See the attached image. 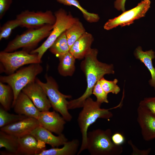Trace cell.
I'll return each mask as SVG.
<instances>
[{
	"label": "cell",
	"instance_id": "obj_27",
	"mask_svg": "<svg viewBox=\"0 0 155 155\" xmlns=\"http://www.w3.org/2000/svg\"><path fill=\"white\" fill-rule=\"evenodd\" d=\"M7 111L5 110L1 106H0V128L27 117L24 115L10 113Z\"/></svg>",
	"mask_w": 155,
	"mask_h": 155
},
{
	"label": "cell",
	"instance_id": "obj_13",
	"mask_svg": "<svg viewBox=\"0 0 155 155\" xmlns=\"http://www.w3.org/2000/svg\"><path fill=\"white\" fill-rule=\"evenodd\" d=\"M40 125L58 135L62 133L66 121L57 111H40L37 119Z\"/></svg>",
	"mask_w": 155,
	"mask_h": 155
},
{
	"label": "cell",
	"instance_id": "obj_19",
	"mask_svg": "<svg viewBox=\"0 0 155 155\" xmlns=\"http://www.w3.org/2000/svg\"><path fill=\"white\" fill-rule=\"evenodd\" d=\"M134 54L136 58L143 63L150 72L151 78L149 83L155 90V68L152 63V60L155 58V52L152 49L144 51L141 46H138L135 50Z\"/></svg>",
	"mask_w": 155,
	"mask_h": 155
},
{
	"label": "cell",
	"instance_id": "obj_1",
	"mask_svg": "<svg viewBox=\"0 0 155 155\" xmlns=\"http://www.w3.org/2000/svg\"><path fill=\"white\" fill-rule=\"evenodd\" d=\"M98 51L96 49H91L81 63V68L86 77L87 88L84 93L80 97L68 101V110L82 107L85 100L92 94L97 82L106 74H114L113 65L99 61L97 59Z\"/></svg>",
	"mask_w": 155,
	"mask_h": 155
},
{
	"label": "cell",
	"instance_id": "obj_25",
	"mask_svg": "<svg viewBox=\"0 0 155 155\" xmlns=\"http://www.w3.org/2000/svg\"><path fill=\"white\" fill-rule=\"evenodd\" d=\"M65 32L70 49L74 43L86 31L82 23L78 20L74 23Z\"/></svg>",
	"mask_w": 155,
	"mask_h": 155
},
{
	"label": "cell",
	"instance_id": "obj_11",
	"mask_svg": "<svg viewBox=\"0 0 155 155\" xmlns=\"http://www.w3.org/2000/svg\"><path fill=\"white\" fill-rule=\"evenodd\" d=\"M22 91L27 95L40 111H49L51 107L44 89L36 81L27 84Z\"/></svg>",
	"mask_w": 155,
	"mask_h": 155
},
{
	"label": "cell",
	"instance_id": "obj_20",
	"mask_svg": "<svg viewBox=\"0 0 155 155\" xmlns=\"http://www.w3.org/2000/svg\"><path fill=\"white\" fill-rule=\"evenodd\" d=\"M80 142L77 139L68 141L61 148L58 147L42 150L38 155H75L78 154Z\"/></svg>",
	"mask_w": 155,
	"mask_h": 155
},
{
	"label": "cell",
	"instance_id": "obj_6",
	"mask_svg": "<svg viewBox=\"0 0 155 155\" xmlns=\"http://www.w3.org/2000/svg\"><path fill=\"white\" fill-rule=\"evenodd\" d=\"M46 82L44 83L36 78L35 81L43 88L53 110L59 113L67 122H70L72 117L68 111L67 98L71 96L66 95L59 90L58 84L55 80L47 73L45 75Z\"/></svg>",
	"mask_w": 155,
	"mask_h": 155
},
{
	"label": "cell",
	"instance_id": "obj_29",
	"mask_svg": "<svg viewBox=\"0 0 155 155\" xmlns=\"http://www.w3.org/2000/svg\"><path fill=\"white\" fill-rule=\"evenodd\" d=\"M100 81L102 88L108 94L112 93L117 94L120 92V89L117 84L118 82L117 79H115L113 81H108L103 77L100 80Z\"/></svg>",
	"mask_w": 155,
	"mask_h": 155
},
{
	"label": "cell",
	"instance_id": "obj_32",
	"mask_svg": "<svg viewBox=\"0 0 155 155\" xmlns=\"http://www.w3.org/2000/svg\"><path fill=\"white\" fill-rule=\"evenodd\" d=\"M13 0H0V19L4 17L9 8Z\"/></svg>",
	"mask_w": 155,
	"mask_h": 155
},
{
	"label": "cell",
	"instance_id": "obj_34",
	"mask_svg": "<svg viewBox=\"0 0 155 155\" xmlns=\"http://www.w3.org/2000/svg\"><path fill=\"white\" fill-rule=\"evenodd\" d=\"M128 143L131 146L133 150L132 155H148L150 152L151 149H148L146 150H139L133 143L131 140L128 141Z\"/></svg>",
	"mask_w": 155,
	"mask_h": 155
},
{
	"label": "cell",
	"instance_id": "obj_7",
	"mask_svg": "<svg viewBox=\"0 0 155 155\" xmlns=\"http://www.w3.org/2000/svg\"><path fill=\"white\" fill-rule=\"evenodd\" d=\"M54 14L56 20L51 33L41 46L30 52L31 54H37L40 60L44 54L57 39L74 23L79 20L78 18L73 17L70 13H68L62 8L56 11Z\"/></svg>",
	"mask_w": 155,
	"mask_h": 155
},
{
	"label": "cell",
	"instance_id": "obj_28",
	"mask_svg": "<svg viewBox=\"0 0 155 155\" xmlns=\"http://www.w3.org/2000/svg\"><path fill=\"white\" fill-rule=\"evenodd\" d=\"M19 26L20 27V22L16 18L6 22L0 28V40L3 39H8L13 30Z\"/></svg>",
	"mask_w": 155,
	"mask_h": 155
},
{
	"label": "cell",
	"instance_id": "obj_31",
	"mask_svg": "<svg viewBox=\"0 0 155 155\" xmlns=\"http://www.w3.org/2000/svg\"><path fill=\"white\" fill-rule=\"evenodd\" d=\"M139 105L148 109L155 116V96L145 98L140 102Z\"/></svg>",
	"mask_w": 155,
	"mask_h": 155
},
{
	"label": "cell",
	"instance_id": "obj_8",
	"mask_svg": "<svg viewBox=\"0 0 155 155\" xmlns=\"http://www.w3.org/2000/svg\"><path fill=\"white\" fill-rule=\"evenodd\" d=\"M37 54H31L24 50L12 52H0V73L11 74L20 67L27 64L41 63Z\"/></svg>",
	"mask_w": 155,
	"mask_h": 155
},
{
	"label": "cell",
	"instance_id": "obj_35",
	"mask_svg": "<svg viewBox=\"0 0 155 155\" xmlns=\"http://www.w3.org/2000/svg\"><path fill=\"white\" fill-rule=\"evenodd\" d=\"M126 0H116L114 2V7L119 11H125V4Z\"/></svg>",
	"mask_w": 155,
	"mask_h": 155
},
{
	"label": "cell",
	"instance_id": "obj_10",
	"mask_svg": "<svg viewBox=\"0 0 155 155\" xmlns=\"http://www.w3.org/2000/svg\"><path fill=\"white\" fill-rule=\"evenodd\" d=\"M19 21L20 27L28 29L38 28L46 24L54 25L56 17L51 11H30L26 10L16 16Z\"/></svg>",
	"mask_w": 155,
	"mask_h": 155
},
{
	"label": "cell",
	"instance_id": "obj_23",
	"mask_svg": "<svg viewBox=\"0 0 155 155\" xmlns=\"http://www.w3.org/2000/svg\"><path fill=\"white\" fill-rule=\"evenodd\" d=\"M13 98V93L11 87L8 84L0 82V103L6 110H9L12 107Z\"/></svg>",
	"mask_w": 155,
	"mask_h": 155
},
{
	"label": "cell",
	"instance_id": "obj_3",
	"mask_svg": "<svg viewBox=\"0 0 155 155\" xmlns=\"http://www.w3.org/2000/svg\"><path fill=\"white\" fill-rule=\"evenodd\" d=\"M111 130L97 129L88 132L87 149L91 155H119L123 152L121 146L112 142Z\"/></svg>",
	"mask_w": 155,
	"mask_h": 155
},
{
	"label": "cell",
	"instance_id": "obj_22",
	"mask_svg": "<svg viewBox=\"0 0 155 155\" xmlns=\"http://www.w3.org/2000/svg\"><path fill=\"white\" fill-rule=\"evenodd\" d=\"M58 57L59 61L58 68L59 73L63 76H72L75 71L76 59L69 51Z\"/></svg>",
	"mask_w": 155,
	"mask_h": 155
},
{
	"label": "cell",
	"instance_id": "obj_2",
	"mask_svg": "<svg viewBox=\"0 0 155 155\" xmlns=\"http://www.w3.org/2000/svg\"><path fill=\"white\" fill-rule=\"evenodd\" d=\"M101 105V104L94 101L90 97L84 102L77 119L82 137L81 144L77 155L87 149L88 130L89 127L98 119H108L113 116V113L110 111L112 109V108H102Z\"/></svg>",
	"mask_w": 155,
	"mask_h": 155
},
{
	"label": "cell",
	"instance_id": "obj_21",
	"mask_svg": "<svg viewBox=\"0 0 155 155\" xmlns=\"http://www.w3.org/2000/svg\"><path fill=\"white\" fill-rule=\"evenodd\" d=\"M18 137L2 131H0V148H4L1 155H17Z\"/></svg>",
	"mask_w": 155,
	"mask_h": 155
},
{
	"label": "cell",
	"instance_id": "obj_33",
	"mask_svg": "<svg viewBox=\"0 0 155 155\" xmlns=\"http://www.w3.org/2000/svg\"><path fill=\"white\" fill-rule=\"evenodd\" d=\"M111 139L113 142L117 146H121L125 141L124 136L119 133H116L112 135Z\"/></svg>",
	"mask_w": 155,
	"mask_h": 155
},
{
	"label": "cell",
	"instance_id": "obj_30",
	"mask_svg": "<svg viewBox=\"0 0 155 155\" xmlns=\"http://www.w3.org/2000/svg\"><path fill=\"white\" fill-rule=\"evenodd\" d=\"M92 94L96 98V101L100 104L103 103H108V94L102 88L100 81L99 80L95 85L92 91Z\"/></svg>",
	"mask_w": 155,
	"mask_h": 155
},
{
	"label": "cell",
	"instance_id": "obj_5",
	"mask_svg": "<svg viewBox=\"0 0 155 155\" xmlns=\"http://www.w3.org/2000/svg\"><path fill=\"white\" fill-rule=\"evenodd\" d=\"M40 64H30L11 74L0 76V82L8 84L12 88L14 96L12 104L22 89L29 83L35 81L37 76L42 72L43 68Z\"/></svg>",
	"mask_w": 155,
	"mask_h": 155
},
{
	"label": "cell",
	"instance_id": "obj_12",
	"mask_svg": "<svg viewBox=\"0 0 155 155\" xmlns=\"http://www.w3.org/2000/svg\"><path fill=\"white\" fill-rule=\"evenodd\" d=\"M137 121L144 140L148 141L155 138V116L147 108L139 105Z\"/></svg>",
	"mask_w": 155,
	"mask_h": 155
},
{
	"label": "cell",
	"instance_id": "obj_16",
	"mask_svg": "<svg viewBox=\"0 0 155 155\" xmlns=\"http://www.w3.org/2000/svg\"><path fill=\"white\" fill-rule=\"evenodd\" d=\"M12 107L17 114L37 119L40 112L27 95L22 91L12 104Z\"/></svg>",
	"mask_w": 155,
	"mask_h": 155
},
{
	"label": "cell",
	"instance_id": "obj_9",
	"mask_svg": "<svg viewBox=\"0 0 155 155\" xmlns=\"http://www.w3.org/2000/svg\"><path fill=\"white\" fill-rule=\"evenodd\" d=\"M150 0H143L133 8L123 13L118 16L109 19L104 26V29L109 30L118 26L123 27L133 23L134 21L144 17L150 7Z\"/></svg>",
	"mask_w": 155,
	"mask_h": 155
},
{
	"label": "cell",
	"instance_id": "obj_14",
	"mask_svg": "<svg viewBox=\"0 0 155 155\" xmlns=\"http://www.w3.org/2000/svg\"><path fill=\"white\" fill-rule=\"evenodd\" d=\"M40 125L37 119L26 117L1 128V130L18 137L31 134Z\"/></svg>",
	"mask_w": 155,
	"mask_h": 155
},
{
	"label": "cell",
	"instance_id": "obj_15",
	"mask_svg": "<svg viewBox=\"0 0 155 155\" xmlns=\"http://www.w3.org/2000/svg\"><path fill=\"white\" fill-rule=\"evenodd\" d=\"M45 144L31 134L19 137L17 155H38L46 149Z\"/></svg>",
	"mask_w": 155,
	"mask_h": 155
},
{
	"label": "cell",
	"instance_id": "obj_4",
	"mask_svg": "<svg viewBox=\"0 0 155 155\" xmlns=\"http://www.w3.org/2000/svg\"><path fill=\"white\" fill-rule=\"evenodd\" d=\"M53 25L47 24L38 28L28 29L22 34L17 35L3 51L12 52L22 48L30 53L40 42L49 35Z\"/></svg>",
	"mask_w": 155,
	"mask_h": 155
},
{
	"label": "cell",
	"instance_id": "obj_24",
	"mask_svg": "<svg viewBox=\"0 0 155 155\" xmlns=\"http://www.w3.org/2000/svg\"><path fill=\"white\" fill-rule=\"evenodd\" d=\"M65 32L57 39L49 48V51L58 57L69 51L70 48Z\"/></svg>",
	"mask_w": 155,
	"mask_h": 155
},
{
	"label": "cell",
	"instance_id": "obj_26",
	"mask_svg": "<svg viewBox=\"0 0 155 155\" xmlns=\"http://www.w3.org/2000/svg\"><path fill=\"white\" fill-rule=\"evenodd\" d=\"M58 2L64 5L74 6L81 11L85 19L88 22L94 23L98 22L100 19L98 15L96 13L88 12L80 5L77 0H56Z\"/></svg>",
	"mask_w": 155,
	"mask_h": 155
},
{
	"label": "cell",
	"instance_id": "obj_17",
	"mask_svg": "<svg viewBox=\"0 0 155 155\" xmlns=\"http://www.w3.org/2000/svg\"><path fill=\"white\" fill-rule=\"evenodd\" d=\"M31 134L38 140L50 145L52 148L58 147L63 145L68 141L63 133L55 136L51 132L40 125L35 129Z\"/></svg>",
	"mask_w": 155,
	"mask_h": 155
},
{
	"label": "cell",
	"instance_id": "obj_18",
	"mask_svg": "<svg viewBox=\"0 0 155 155\" xmlns=\"http://www.w3.org/2000/svg\"><path fill=\"white\" fill-rule=\"evenodd\" d=\"M93 40L92 35L86 32L74 43L69 51L76 59H82L90 50Z\"/></svg>",
	"mask_w": 155,
	"mask_h": 155
}]
</instances>
